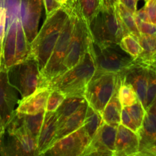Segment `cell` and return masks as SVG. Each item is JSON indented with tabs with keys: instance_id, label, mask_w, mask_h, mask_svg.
<instances>
[{
	"instance_id": "27",
	"label": "cell",
	"mask_w": 156,
	"mask_h": 156,
	"mask_svg": "<svg viewBox=\"0 0 156 156\" xmlns=\"http://www.w3.org/2000/svg\"><path fill=\"white\" fill-rule=\"evenodd\" d=\"M114 7L120 16L122 23L126 27V30H128L129 34L133 35L138 39L139 37L140 36V33L138 30L136 24L133 14L119 2L114 5Z\"/></svg>"
},
{
	"instance_id": "8",
	"label": "cell",
	"mask_w": 156,
	"mask_h": 156,
	"mask_svg": "<svg viewBox=\"0 0 156 156\" xmlns=\"http://www.w3.org/2000/svg\"><path fill=\"white\" fill-rule=\"evenodd\" d=\"M10 83L18 89L21 97L26 98L34 92L40 85L41 69L32 56L8 70Z\"/></svg>"
},
{
	"instance_id": "6",
	"label": "cell",
	"mask_w": 156,
	"mask_h": 156,
	"mask_svg": "<svg viewBox=\"0 0 156 156\" xmlns=\"http://www.w3.org/2000/svg\"><path fill=\"white\" fill-rule=\"evenodd\" d=\"M69 9V15L64 24L60 35L53 48L50 59L47 61L45 66L41 70V80L39 88L45 87L47 82L59 75V69L63 59L65 58L70 39L74 28L76 13L74 10L67 4Z\"/></svg>"
},
{
	"instance_id": "49",
	"label": "cell",
	"mask_w": 156,
	"mask_h": 156,
	"mask_svg": "<svg viewBox=\"0 0 156 156\" xmlns=\"http://www.w3.org/2000/svg\"><path fill=\"white\" fill-rule=\"evenodd\" d=\"M155 105H156V100L155 101Z\"/></svg>"
},
{
	"instance_id": "43",
	"label": "cell",
	"mask_w": 156,
	"mask_h": 156,
	"mask_svg": "<svg viewBox=\"0 0 156 156\" xmlns=\"http://www.w3.org/2000/svg\"><path fill=\"white\" fill-rule=\"evenodd\" d=\"M101 7H109V6H114L119 0H101Z\"/></svg>"
},
{
	"instance_id": "11",
	"label": "cell",
	"mask_w": 156,
	"mask_h": 156,
	"mask_svg": "<svg viewBox=\"0 0 156 156\" xmlns=\"http://www.w3.org/2000/svg\"><path fill=\"white\" fill-rule=\"evenodd\" d=\"M117 129L103 122L81 156H113Z\"/></svg>"
},
{
	"instance_id": "14",
	"label": "cell",
	"mask_w": 156,
	"mask_h": 156,
	"mask_svg": "<svg viewBox=\"0 0 156 156\" xmlns=\"http://www.w3.org/2000/svg\"><path fill=\"white\" fill-rule=\"evenodd\" d=\"M120 76L123 82L133 87L136 93L139 101L145 108L149 77L148 69L136 63L133 61V65L124 73L120 74Z\"/></svg>"
},
{
	"instance_id": "38",
	"label": "cell",
	"mask_w": 156,
	"mask_h": 156,
	"mask_svg": "<svg viewBox=\"0 0 156 156\" xmlns=\"http://www.w3.org/2000/svg\"><path fill=\"white\" fill-rule=\"evenodd\" d=\"M6 33V11L4 7L0 8V44H3Z\"/></svg>"
},
{
	"instance_id": "34",
	"label": "cell",
	"mask_w": 156,
	"mask_h": 156,
	"mask_svg": "<svg viewBox=\"0 0 156 156\" xmlns=\"http://www.w3.org/2000/svg\"><path fill=\"white\" fill-rule=\"evenodd\" d=\"M66 98V96L62 91L58 90H51L46 105V112H56Z\"/></svg>"
},
{
	"instance_id": "50",
	"label": "cell",
	"mask_w": 156,
	"mask_h": 156,
	"mask_svg": "<svg viewBox=\"0 0 156 156\" xmlns=\"http://www.w3.org/2000/svg\"><path fill=\"white\" fill-rule=\"evenodd\" d=\"M137 1H139V0H137Z\"/></svg>"
},
{
	"instance_id": "1",
	"label": "cell",
	"mask_w": 156,
	"mask_h": 156,
	"mask_svg": "<svg viewBox=\"0 0 156 156\" xmlns=\"http://www.w3.org/2000/svg\"><path fill=\"white\" fill-rule=\"evenodd\" d=\"M96 72L91 40L83 57L75 66L47 82L45 87L62 91L66 97L84 96L85 88Z\"/></svg>"
},
{
	"instance_id": "5",
	"label": "cell",
	"mask_w": 156,
	"mask_h": 156,
	"mask_svg": "<svg viewBox=\"0 0 156 156\" xmlns=\"http://www.w3.org/2000/svg\"><path fill=\"white\" fill-rule=\"evenodd\" d=\"M120 82V75L95 72L84 93L83 97L88 106L101 114L117 90Z\"/></svg>"
},
{
	"instance_id": "22",
	"label": "cell",
	"mask_w": 156,
	"mask_h": 156,
	"mask_svg": "<svg viewBox=\"0 0 156 156\" xmlns=\"http://www.w3.org/2000/svg\"><path fill=\"white\" fill-rule=\"evenodd\" d=\"M67 4L73 8L88 26L101 9V0H68Z\"/></svg>"
},
{
	"instance_id": "2",
	"label": "cell",
	"mask_w": 156,
	"mask_h": 156,
	"mask_svg": "<svg viewBox=\"0 0 156 156\" xmlns=\"http://www.w3.org/2000/svg\"><path fill=\"white\" fill-rule=\"evenodd\" d=\"M69 15V9L66 4L47 16L41 30L30 43V55L36 59L41 70L50 59Z\"/></svg>"
},
{
	"instance_id": "36",
	"label": "cell",
	"mask_w": 156,
	"mask_h": 156,
	"mask_svg": "<svg viewBox=\"0 0 156 156\" xmlns=\"http://www.w3.org/2000/svg\"><path fill=\"white\" fill-rule=\"evenodd\" d=\"M144 6L149 21L156 26V0H146Z\"/></svg>"
},
{
	"instance_id": "16",
	"label": "cell",
	"mask_w": 156,
	"mask_h": 156,
	"mask_svg": "<svg viewBox=\"0 0 156 156\" xmlns=\"http://www.w3.org/2000/svg\"><path fill=\"white\" fill-rule=\"evenodd\" d=\"M45 112L37 114H24L14 111L10 121L8 123L5 129H12L18 127H22L27 131V133L37 140L43 122H44Z\"/></svg>"
},
{
	"instance_id": "48",
	"label": "cell",
	"mask_w": 156,
	"mask_h": 156,
	"mask_svg": "<svg viewBox=\"0 0 156 156\" xmlns=\"http://www.w3.org/2000/svg\"><path fill=\"white\" fill-rule=\"evenodd\" d=\"M133 156H143V155H140V154H136V155H133Z\"/></svg>"
},
{
	"instance_id": "19",
	"label": "cell",
	"mask_w": 156,
	"mask_h": 156,
	"mask_svg": "<svg viewBox=\"0 0 156 156\" xmlns=\"http://www.w3.org/2000/svg\"><path fill=\"white\" fill-rule=\"evenodd\" d=\"M58 128L56 112H45L44 122L37 138V149L40 155H44L53 144Z\"/></svg>"
},
{
	"instance_id": "25",
	"label": "cell",
	"mask_w": 156,
	"mask_h": 156,
	"mask_svg": "<svg viewBox=\"0 0 156 156\" xmlns=\"http://www.w3.org/2000/svg\"><path fill=\"white\" fill-rule=\"evenodd\" d=\"M85 102L86 101L83 96H72V97L66 98L62 105L56 111L58 126L65 121L66 119L68 118L69 116L79 111Z\"/></svg>"
},
{
	"instance_id": "13",
	"label": "cell",
	"mask_w": 156,
	"mask_h": 156,
	"mask_svg": "<svg viewBox=\"0 0 156 156\" xmlns=\"http://www.w3.org/2000/svg\"><path fill=\"white\" fill-rule=\"evenodd\" d=\"M43 6V0H21L20 19L29 43L34 41L38 33Z\"/></svg>"
},
{
	"instance_id": "45",
	"label": "cell",
	"mask_w": 156,
	"mask_h": 156,
	"mask_svg": "<svg viewBox=\"0 0 156 156\" xmlns=\"http://www.w3.org/2000/svg\"><path fill=\"white\" fill-rule=\"evenodd\" d=\"M2 45L3 44H0V69H1L2 56Z\"/></svg>"
},
{
	"instance_id": "42",
	"label": "cell",
	"mask_w": 156,
	"mask_h": 156,
	"mask_svg": "<svg viewBox=\"0 0 156 156\" xmlns=\"http://www.w3.org/2000/svg\"><path fill=\"white\" fill-rule=\"evenodd\" d=\"M138 154L143 156H156V145L149 149L140 152Z\"/></svg>"
},
{
	"instance_id": "41",
	"label": "cell",
	"mask_w": 156,
	"mask_h": 156,
	"mask_svg": "<svg viewBox=\"0 0 156 156\" xmlns=\"http://www.w3.org/2000/svg\"><path fill=\"white\" fill-rule=\"evenodd\" d=\"M137 0H119V2L123 4L133 14L135 13L137 10Z\"/></svg>"
},
{
	"instance_id": "12",
	"label": "cell",
	"mask_w": 156,
	"mask_h": 156,
	"mask_svg": "<svg viewBox=\"0 0 156 156\" xmlns=\"http://www.w3.org/2000/svg\"><path fill=\"white\" fill-rule=\"evenodd\" d=\"M18 102L16 89L10 83L8 70L0 69V122L5 129Z\"/></svg>"
},
{
	"instance_id": "44",
	"label": "cell",
	"mask_w": 156,
	"mask_h": 156,
	"mask_svg": "<svg viewBox=\"0 0 156 156\" xmlns=\"http://www.w3.org/2000/svg\"><path fill=\"white\" fill-rule=\"evenodd\" d=\"M56 1L61 6L65 5H66L67 2H68V0H56Z\"/></svg>"
},
{
	"instance_id": "15",
	"label": "cell",
	"mask_w": 156,
	"mask_h": 156,
	"mask_svg": "<svg viewBox=\"0 0 156 156\" xmlns=\"http://www.w3.org/2000/svg\"><path fill=\"white\" fill-rule=\"evenodd\" d=\"M139 152L140 139L138 134L123 125H119L113 156H133Z\"/></svg>"
},
{
	"instance_id": "20",
	"label": "cell",
	"mask_w": 156,
	"mask_h": 156,
	"mask_svg": "<svg viewBox=\"0 0 156 156\" xmlns=\"http://www.w3.org/2000/svg\"><path fill=\"white\" fill-rule=\"evenodd\" d=\"M17 20L6 28L5 36L2 45L1 68L9 70L15 66V45H16Z\"/></svg>"
},
{
	"instance_id": "40",
	"label": "cell",
	"mask_w": 156,
	"mask_h": 156,
	"mask_svg": "<svg viewBox=\"0 0 156 156\" xmlns=\"http://www.w3.org/2000/svg\"><path fill=\"white\" fill-rule=\"evenodd\" d=\"M134 18H135V21L136 25H138L140 23H141L142 21H145V22H150L149 19V17H148L147 12H146V9H145V6H143V8H141L139 10H136V12L133 14Z\"/></svg>"
},
{
	"instance_id": "18",
	"label": "cell",
	"mask_w": 156,
	"mask_h": 156,
	"mask_svg": "<svg viewBox=\"0 0 156 156\" xmlns=\"http://www.w3.org/2000/svg\"><path fill=\"white\" fill-rule=\"evenodd\" d=\"M138 136L140 139V152L156 145L155 102H154L146 111L143 124L138 132Z\"/></svg>"
},
{
	"instance_id": "33",
	"label": "cell",
	"mask_w": 156,
	"mask_h": 156,
	"mask_svg": "<svg viewBox=\"0 0 156 156\" xmlns=\"http://www.w3.org/2000/svg\"><path fill=\"white\" fill-rule=\"evenodd\" d=\"M125 108L128 111L129 116L132 118L133 121L134 122L136 127L140 130V127H141L142 124H143V120H144L145 115H146V111L144 108V107H143V105H142V103L140 101H138L134 105Z\"/></svg>"
},
{
	"instance_id": "9",
	"label": "cell",
	"mask_w": 156,
	"mask_h": 156,
	"mask_svg": "<svg viewBox=\"0 0 156 156\" xmlns=\"http://www.w3.org/2000/svg\"><path fill=\"white\" fill-rule=\"evenodd\" d=\"M75 13H76V20H75L73 34L70 39L65 58L61 64L58 76L73 68L82 59L91 42V37L90 34L88 26L76 12Z\"/></svg>"
},
{
	"instance_id": "26",
	"label": "cell",
	"mask_w": 156,
	"mask_h": 156,
	"mask_svg": "<svg viewBox=\"0 0 156 156\" xmlns=\"http://www.w3.org/2000/svg\"><path fill=\"white\" fill-rule=\"evenodd\" d=\"M138 41L142 47V53L140 56L134 59V62L140 65L146 64L156 53V34H140Z\"/></svg>"
},
{
	"instance_id": "23",
	"label": "cell",
	"mask_w": 156,
	"mask_h": 156,
	"mask_svg": "<svg viewBox=\"0 0 156 156\" xmlns=\"http://www.w3.org/2000/svg\"><path fill=\"white\" fill-rule=\"evenodd\" d=\"M31 56L30 43H29L20 18L17 20L16 45H15V65L21 63Z\"/></svg>"
},
{
	"instance_id": "47",
	"label": "cell",
	"mask_w": 156,
	"mask_h": 156,
	"mask_svg": "<svg viewBox=\"0 0 156 156\" xmlns=\"http://www.w3.org/2000/svg\"><path fill=\"white\" fill-rule=\"evenodd\" d=\"M3 6V0H0V8Z\"/></svg>"
},
{
	"instance_id": "4",
	"label": "cell",
	"mask_w": 156,
	"mask_h": 156,
	"mask_svg": "<svg viewBox=\"0 0 156 156\" xmlns=\"http://www.w3.org/2000/svg\"><path fill=\"white\" fill-rule=\"evenodd\" d=\"M91 44L97 73L120 75L133 63V59L119 44L95 43L92 39Z\"/></svg>"
},
{
	"instance_id": "17",
	"label": "cell",
	"mask_w": 156,
	"mask_h": 156,
	"mask_svg": "<svg viewBox=\"0 0 156 156\" xmlns=\"http://www.w3.org/2000/svg\"><path fill=\"white\" fill-rule=\"evenodd\" d=\"M51 89L43 87L38 88L34 92L23 98L18 103L15 111L24 114H37L45 111L47 99Z\"/></svg>"
},
{
	"instance_id": "37",
	"label": "cell",
	"mask_w": 156,
	"mask_h": 156,
	"mask_svg": "<svg viewBox=\"0 0 156 156\" xmlns=\"http://www.w3.org/2000/svg\"><path fill=\"white\" fill-rule=\"evenodd\" d=\"M140 34L153 35L156 34V26L151 22L142 21L137 25Z\"/></svg>"
},
{
	"instance_id": "21",
	"label": "cell",
	"mask_w": 156,
	"mask_h": 156,
	"mask_svg": "<svg viewBox=\"0 0 156 156\" xmlns=\"http://www.w3.org/2000/svg\"><path fill=\"white\" fill-rule=\"evenodd\" d=\"M88 105V103L85 102L79 111L69 116L68 118L66 119L65 121H63L60 125L58 126L57 131H56V136L53 140V144L57 140L66 136L67 135L75 132L83 126Z\"/></svg>"
},
{
	"instance_id": "3",
	"label": "cell",
	"mask_w": 156,
	"mask_h": 156,
	"mask_svg": "<svg viewBox=\"0 0 156 156\" xmlns=\"http://www.w3.org/2000/svg\"><path fill=\"white\" fill-rule=\"evenodd\" d=\"M92 41L117 44L129 32L122 23L114 6L101 7L88 25Z\"/></svg>"
},
{
	"instance_id": "31",
	"label": "cell",
	"mask_w": 156,
	"mask_h": 156,
	"mask_svg": "<svg viewBox=\"0 0 156 156\" xmlns=\"http://www.w3.org/2000/svg\"><path fill=\"white\" fill-rule=\"evenodd\" d=\"M21 0H3L6 11V28L20 18Z\"/></svg>"
},
{
	"instance_id": "29",
	"label": "cell",
	"mask_w": 156,
	"mask_h": 156,
	"mask_svg": "<svg viewBox=\"0 0 156 156\" xmlns=\"http://www.w3.org/2000/svg\"><path fill=\"white\" fill-rule=\"evenodd\" d=\"M120 85L117 88V96L123 108H127L134 105L139 101L137 94L133 87L123 82L120 76Z\"/></svg>"
},
{
	"instance_id": "32",
	"label": "cell",
	"mask_w": 156,
	"mask_h": 156,
	"mask_svg": "<svg viewBox=\"0 0 156 156\" xmlns=\"http://www.w3.org/2000/svg\"><path fill=\"white\" fill-rule=\"evenodd\" d=\"M148 69V86L146 91V98L145 109L147 111L148 108L155 102L156 100V68L150 67Z\"/></svg>"
},
{
	"instance_id": "10",
	"label": "cell",
	"mask_w": 156,
	"mask_h": 156,
	"mask_svg": "<svg viewBox=\"0 0 156 156\" xmlns=\"http://www.w3.org/2000/svg\"><path fill=\"white\" fill-rule=\"evenodd\" d=\"M83 126L55 142L43 156H81L91 142Z\"/></svg>"
},
{
	"instance_id": "24",
	"label": "cell",
	"mask_w": 156,
	"mask_h": 156,
	"mask_svg": "<svg viewBox=\"0 0 156 156\" xmlns=\"http://www.w3.org/2000/svg\"><path fill=\"white\" fill-rule=\"evenodd\" d=\"M117 91L101 114L104 123L116 127L120 124L121 112L123 109V107L121 106L118 99Z\"/></svg>"
},
{
	"instance_id": "35",
	"label": "cell",
	"mask_w": 156,
	"mask_h": 156,
	"mask_svg": "<svg viewBox=\"0 0 156 156\" xmlns=\"http://www.w3.org/2000/svg\"><path fill=\"white\" fill-rule=\"evenodd\" d=\"M120 124L123 125V126L131 129L132 131H133V132L136 133L138 134V132H139L138 128L136 127V124L134 123V122L133 121L132 118H131L129 113H128V111H126L125 108H123V109H122Z\"/></svg>"
},
{
	"instance_id": "46",
	"label": "cell",
	"mask_w": 156,
	"mask_h": 156,
	"mask_svg": "<svg viewBox=\"0 0 156 156\" xmlns=\"http://www.w3.org/2000/svg\"><path fill=\"white\" fill-rule=\"evenodd\" d=\"M4 133H5V129H4V128H3L1 122H0V137L2 136V134Z\"/></svg>"
},
{
	"instance_id": "7",
	"label": "cell",
	"mask_w": 156,
	"mask_h": 156,
	"mask_svg": "<svg viewBox=\"0 0 156 156\" xmlns=\"http://www.w3.org/2000/svg\"><path fill=\"white\" fill-rule=\"evenodd\" d=\"M0 156H41L37 140L22 127L5 129L0 137Z\"/></svg>"
},
{
	"instance_id": "30",
	"label": "cell",
	"mask_w": 156,
	"mask_h": 156,
	"mask_svg": "<svg viewBox=\"0 0 156 156\" xmlns=\"http://www.w3.org/2000/svg\"><path fill=\"white\" fill-rule=\"evenodd\" d=\"M118 44L120 48L128 53L133 59H136L143 50L138 39L130 34L125 35Z\"/></svg>"
},
{
	"instance_id": "28",
	"label": "cell",
	"mask_w": 156,
	"mask_h": 156,
	"mask_svg": "<svg viewBox=\"0 0 156 156\" xmlns=\"http://www.w3.org/2000/svg\"><path fill=\"white\" fill-rule=\"evenodd\" d=\"M102 123H103V120H102L100 113L88 105L84 124L82 126L85 129L91 140L94 136Z\"/></svg>"
},
{
	"instance_id": "39",
	"label": "cell",
	"mask_w": 156,
	"mask_h": 156,
	"mask_svg": "<svg viewBox=\"0 0 156 156\" xmlns=\"http://www.w3.org/2000/svg\"><path fill=\"white\" fill-rule=\"evenodd\" d=\"M43 2H44V8H45L47 17L50 16L53 12L58 10L59 8L62 7L56 0H43Z\"/></svg>"
}]
</instances>
